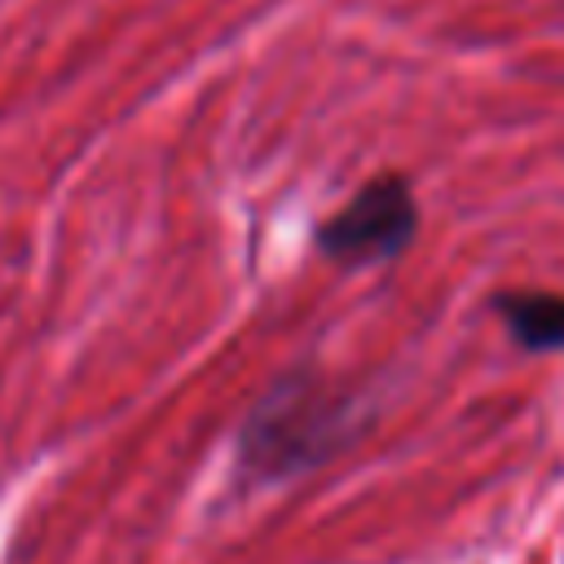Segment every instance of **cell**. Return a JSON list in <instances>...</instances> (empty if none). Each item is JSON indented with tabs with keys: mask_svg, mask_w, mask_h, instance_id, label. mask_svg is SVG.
<instances>
[{
	"mask_svg": "<svg viewBox=\"0 0 564 564\" xmlns=\"http://www.w3.org/2000/svg\"><path fill=\"white\" fill-rule=\"evenodd\" d=\"M344 432V405L322 383L291 375L282 379L242 427V467L256 476H286L308 463H322Z\"/></svg>",
	"mask_w": 564,
	"mask_h": 564,
	"instance_id": "1",
	"label": "cell"
},
{
	"mask_svg": "<svg viewBox=\"0 0 564 564\" xmlns=\"http://www.w3.org/2000/svg\"><path fill=\"white\" fill-rule=\"evenodd\" d=\"M419 234V198L410 176L379 172L317 225V251L335 264H383L397 260Z\"/></svg>",
	"mask_w": 564,
	"mask_h": 564,
	"instance_id": "2",
	"label": "cell"
},
{
	"mask_svg": "<svg viewBox=\"0 0 564 564\" xmlns=\"http://www.w3.org/2000/svg\"><path fill=\"white\" fill-rule=\"evenodd\" d=\"M494 308L502 313L507 330L524 348L533 352L564 348V295L560 291H511V295H498Z\"/></svg>",
	"mask_w": 564,
	"mask_h": 564,
	"instance_id": "3",
	"label": "cell"
}]
</instances>
